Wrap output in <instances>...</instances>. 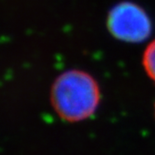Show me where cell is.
Segmentation results:
<instances>
[{"label": "cell", "mask_w": 155, "mask_h": 155, "mask_svg": "<svg viewBox=\"0 0 155 155\" xmlns=\"http://www.w3.org/2000/svg\"><path fill=\"white\" fill-rule=\"evenodd\" d=\"M142 63L147 75L155 82V39L145 49Z\"/></svg>", "instance_id": "cell-3"}, {"label": "cell", "mask_w": 155, "mask_h": 155, "mask_svg": "<svg viewBox=\"0 0 155 155\" xmlns=\"http://www.w3.org/2000/svg\"><path fill=\"white\" fill-rule=\"evenodd\" d=\"M110 33L119 40L138 43L149 37L151 21L147 13L133 2H121L111 9L107 18Z\"/></svg>", "instance_id": "cell-2"}, {"label": "cell", "mask_w": 155, "mask_h": 155, "mask_svg": "<svg viewBox=\"0 0 155 155\" xmlns=\"http://www.w3.org/2000/svg\"><path fill=\"white\" fill-rule=\"evenodd\" d=\"M51 102L57 114L64 120L77 122L87 119L99 105V85L84 71H65L54 81Z\"/></svg>", "instance_id": "cell-1"}]
</instances>
